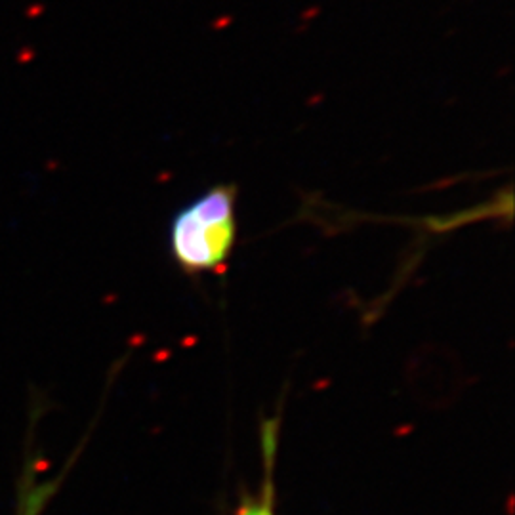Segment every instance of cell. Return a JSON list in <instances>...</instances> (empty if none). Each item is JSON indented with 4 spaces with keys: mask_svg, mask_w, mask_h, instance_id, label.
<instances>
[{
    "mask_svg": "<svg viewBox=\"0 0 515 515\" xmlns=\"http://www.w3.org/2000/svg\"><path fill=\"white\" fill-rule=\"evenodd\" d=\"M237 187L216 184L172 216L168 252L185 275L221 271L237 243Z\"/></svg>",
    "mask_w": 515,
    "mask_h": 515,
    "instance_id": "6da1fadb",
    "label": "cell"
},
{
    "mask_svg": "<svg viewBox=\"0 0 515 515\" xmlns=\"http://www.w3.org/2000/svg\"><path fill=\"white\" fill-rule=\"evenodd\" d=\"M35 424L37 416L31 414L29 420V431L25 437V449L21 456V466L15 479V496H13V515H44L46 508L50 506L56 492L62 489L71 464V458L60 473L44 475L42 473V458L35 449Z\"/></svg>",
    "mask_w": 515,
    "mask_h": 515,
    "instance_id": "7a4b0ae2",
    "label": "cell"
},
{
    "mask_svg": "<svg viewBox=\"0 0 515 515\" xmlns=\"http://www.w3.org/2000/svg\"><path fill=\"white\" fill-rule=\"evenodd\" d=\"M273 466L267 467V477L261 487V491L256 498L248 500L241 508V512L237 515H275V496H273V475H271Z\"/></svg>",
    "mask_w": 515,
    "mask_h": 515,
    "instance_id": "3957f363",
    "label": "cell"
}]
</instances>
